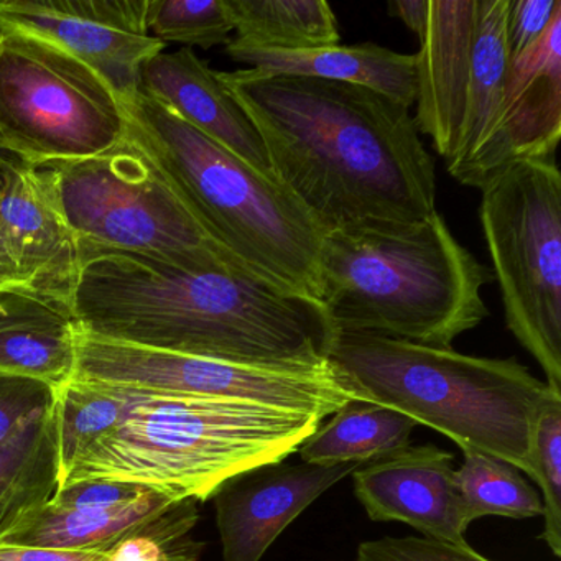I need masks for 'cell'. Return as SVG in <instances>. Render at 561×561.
I'll list each match as a JSON object with an SVG mask.
<instances>
[{
    "mask_svg": "<svg viewBox=\"0 0 561 561\" xmlns=\"http://www.w3.org/2000/svg\"><path fill=\"white\" fill-rule=\"evenodd\" d=\"M264 142L272 175L331 231L399 229L436 213L435 160L392 98L340 81L219 73Z\"/></svg>",
    "mask_w": 561,
    "mask_h": 561,
    "instance_id": "1",
    "label": "cell"
},
{
    "mask_svg": "<svg viewBox=\"0 0 561 561\" xmlns=\"http://www.w3.org/2000/svg\"><path fill=\"white\" fill-rule=\"evenodd\" d=\"M70 313L101 340L245 366H324L337 337L321 301L239 265L192 272L119 252L84 255Z\"/></svg>",
    "mask_w": 561,
    "mask_h": 561,
    "instance_id": "2",
    "label": "cell"
},
{
    "mask_svg": "<svg viewBox=\"0 0 561 561\" xmlns=\"http://www.w3.org/2000/svg\"><path fill=\"white\" fill-rule=\"evenodd\" d=\"M123 110L127 142L226 255L284 290L320 301L327 232L290 192L142 91Z\"/></svg>",
    "mask_w": 561,
    "mask_h": 561,
    "instance_id": "3",
    "label": "cell"
},
{
    "mask_svg": "<svg viewBox=\"0 0 561 561\" xmlns=\"http://www.w3.org/2000/svg\"><path fill=\"white\" fill-rule=\"evenodd\" d=\"M117 387L121 422L75 461L58 489L107 479L205 502L236 474L287 459L323 422L264 403Z\"/></svg>",
    "mask_w": 561,
    "mask_h": 561,
    "instance_id": "4",
    "label": "cell"
},
{
    "mask_svg": "<svg viewBox=\"0 0 561 561\" xmlns=\"http://www.w3.org/2000/svg\"><path fill=\"white\" fill-rule=\"evenodd\" d=\"M320 278L337 334L445 350L489 317L482 288L494 282L438 211L407 228L327 232Z\"/></svg>",
    "mask_w": 561,
    "mask_h": 561,
    "instance_id": "5",
    "label": "cell"
},
{
    "mask_svg": "<svg viewBox=\"0 0 561 561\" xmlns=\"http://www.w3.org/2000/svg\"><path fill=\"white\" fill-rule=\"evenodd\" d=\"M331 367L357 397L379 403L527 472L538 413L561 393L517 359L466 356L373 334H337Z\"/></svg>",
    "mask_w": 561,
    "mask_h": 561,
    "instance_id": "6",
    "label": "cell"
},
{
    "mask_svg": "<svg viewBox=\"0 0 561 561\" xmlns=\"http://www.w3.org/2000/svg\"><path fill=\"white\" fill-rule=\"evenodd\" d=\"M511 0H428L416 54V116L449 175L481 190L514 162L507 134Z\"/></svg>",
    "mask_w": 561,
    "mask_h": 561,
    "instance_id": "7",
    "label": "cell"
},
{
    "mask_svg": "<svg viewBox=\"0 0 561 561\" xmlns=\"http://www.w3.org/2000/svg\"><path fill=\"white\" fill-rule=\"evenodd\" d=\"M482 232L505 324L561 393V175L554 159L518 160L481 188Z\"/></svg>",
    "mask_w": 561,
    "mask_h": 561,
    "instance_id": "8",
    "label": "cell"
},
{
    "mask_svg": "<svg viewBox=\"0 0 561 561\" xmlns=\"http://www.w3.org/2000/svg\"><path fill=\"white\" fill-rule=\"evenodd\" d=\"M126 139L119 98L42 38L0 32V149L34 167L104 156Z\"/></svg>",
    "mask_w": 561,
    "mask_h": 561,
    "instance_id": "9",
    "label": "cell"
},
{
    "mask_svg": "<svg viewBox=\"0 0 561 561\" xmlns=\"http://www.w3.org/2000/svg\"><path fill=\"white\" fill-rule=\"evenodd\" d=\"M51 169L81 257L119 252L192 272L239 265L126 139L104 156Z\"/></svg>",
    "mask_w": 561,
    "mask_h": 561,
    "instance_id": "10",
    "label": "cell"
},
{
    "mask_svg": "<svg viewBox=\"0 0 561 561\" xmlns=\"http://www.w3.org/2000/svg\"><path fill=\"white\" fill-rule=\"evenodd\" d=\"M70 380L264 403L327 419L357 399L331 367H259L101 340L75 327Z\"/></svg>",
    "mask_w": 561,
    "mask_h": 561,
    "instance_id": "11",
    "label": "cell"
},
{
    "mask_svg": "<svg viewBox=\"0 0 561 561\" xmlns=\"http://www.w3.org/2000/svg\"><path fill=\"white\" fill-rule=\"evenodd\" d=\"M149 0H0V32L42 38L90 68L119 98L140 93L142 71L165 51L147 31Z\"/></svg>",
    "mask_w": 561,
    "mask_h": 561,
    "instance_id": "12",
    "label": "cell"
},
{
    "mask_svg": "<svg viewBox=\"0 0 561 561\" xmlns=\"http://www.w3.org/2000/svg\"><path fill=\"white\" fill-rule=\"evenodd\" d=\"M0 232L28 291L70 313L83 257L51 167L0 159ZM71 314V313H70Z\"/></svg>",
    "mask_w": 561,
    "mask_h": 561,
    "instance_id": "13",
    "label": "cell"
},
{
    "mask_svg": "<svg viewBox=\"0 0 561 561\" xmlns=\"http://www.w3.org/2000/svg\"><path fill=\"white\" fill-rule=\"evenodd\" d=\"M360 462H265L213 495L225 561H261L278 535Z\"/></svg>",
    "mask_w": 561,
    "mask_h": 561,
    "instance_id": "14",
    "label": "cell"
},
{
    "mask_svg": "<svg viewBox=\"0 0 561 561\" xmlns=\"http://www.w3.org/2000/svg\"><path fill=\"white\" fill-rule=\"evenodd\" d=\"M354 494L374 522H402L423 537L468 545L469 522L456 485L455 456L407 445L353 471Z\"/></svg>",
    "mask_w": 561,
    "mask_h": 561,
    "instance_id": "15",
    "label": "cell"
},
{
    "mask_svg": "<svg viewBox=\"0 0 561 561\" xmlns=\"http://www.w3.org/2000/svg\"><path fill=\"white\" fill-rule=\"evenodd\" d=\"M140 91L225 147L262 175H272L264 142L244 107L192 48L157 55L146 65Z\"/></svg>",
    "mask_w": 561,
    "mask_h": 561,
    "instance_id": "16",
    "label": "cell"
},
{
    "mask_svg": "<svg viewBox=\"0 0 561 561\" xmlns=\"http://www.w3.org/2000/svg\"><path fill=\"white\" fill-rule=\"evenodd\" d=\"M236 64L261 75L318 78L359 84L412 107L416 98V54H397L379 45L280 51L226 48Z\"/></svg>",
    "mask_w": 561,
    "mask_h": 561,
    "instance_id": "17",
    "label": "cell"
},
{
    "mask_svg": "<svg viewBox=\"0 0 561 561\" xmlns=\"http://www.w3.org/2000/svg\"><path fill=\"white\" fill-rule=\"evenodd\" d=\"M507 134L514 162L554 159L561 137V9L508 68Z\"/></svg>",
    "mask_w": 561,
    "mask_h": 561,
    "instance_id": "18",
    "label": "cell"
},
{
    "mask_svg": "<svg viewBox=\"0 0 561 561\" xmlns=\"http://www.w3.org/2000/svg\"><path fill=\"white\" fill-rule=\"evenodd\" d=\"M75 360V321L64 307L35 295H0V373L60 389Z\"/></svg>",
    "mask_w": 561,
    "mask_h": 561,
    "instance_id": "19",
    "label": "cell"
},
{
    "mask_svg": "<svg viewBox=\"0 0 561 561\" xmlns=\"http://www.w3.org/2000/svg\"><path fill=\"white\" fill-rule=\"evenodd\" d=\"M175 502L179 501L152 489L129 504L101 511H68L48 502L0 543L48 550L110 551Z\"/></svg>",
    "mask_w": 561,
    "mask_h": 561,
    "instance_id": "20",
    "label": "cell"
},
{
    "mask_svg": "<svg viewBox=\"0 0 561 561\" xmlns=\"http://www.w3.org/2000/svg\"><path fill=\"white\" fill-rule=\"evenodd\" d=\"M60 484L54 405L0 442V541L50 502Z\"/></svg>",
    "mask_w": 561,
    "mask_h": 561,
    "instance_id": "21",
    "label": "cell"
},
{
    "mask_svg": "<svg viewBox=\"0 0 561 561\" xmlns=\"http://www.w3.org/2000/svg\"><path fill=\"white\" fill-rule=\"evenodd\" d=\"M324 426H318L297 451L311 465L367 462L410 445L416 423L409 416L364 399H351Z\"/></svg>",
    "mask_w": 561,
    "mask_h": 561,
    "instance_id": "22",
    "label": "cell"
},
{
    "mask_svg": "<svg viewBox=\"0 0 561 561\" xmlns=\"http://www.w3.org/2000/svg\"><path fill=\"white\" fill-rule=\"evenodd\" d=\"M234 35L225 48L301 51L340 45L324 0H228Z\"/></svg>",
    "mask_w": 561,
    "mask_h": 561,
    "instance_id": "23",
    "label": "cell"
},
{
    "mask_svg": "<svg viewBox=\"0 0 561 561\" xmlns=\"http://www.w3.org/2000/svg\"><path fill=\"white\" fill-rule=\"evenodd\" d=\"M465 461L456 469V485L469 522L488 515L524 518L543 515V502L517 466L488 453L466 449Z\"/></svg>",
    "mask_w": 561,
    "mask_h": 561,
    "instance_id": "24",
    "label": "cell"
},
{
    "mask_svg": "<svg viewBox=\"0 0 561 561\" xmlns=\"http://www.w3.org/2000/svg\"><path fill=\"white\" fill-rule=\"evenodd\" d=\"M147 31L163 45L228 47L234 22L228 0H149Z\"/></svg>",
    "mask_w": 561,
    "mask_h": 561,
    "instance_id": "25",
    "label": "cell"
},
{
    "mask_svg": "<svg viewBox=\"0 0 561 561\" xmlns=\"http://www.w3.org/2000/svg\"><path fill=\"white\" fill-rule=\"evenodd\" d=\"M198 502H175L163 514L121 540L107 561H199L203 541L193 537L199 520Z\"/></svg>",
    "mask_w": 561,
    "mask_h": 561,
    "instance_id": "26",
    "label": "cell"
},
{
    "mask_svg": "<svg viewBox=\"0 0 561 561\" xmlns=\"http://www.w3.org/2000/svg\"><path fill=\"white\" fill-rule=\"evenodd\" d=\"M527 474L540 488L543 538L554 557H561V399L551 400L535 420Z\"/></svg>",
    "mask_w": 561,
    "mask_h": 561,
    "instance_id": "27",
    "label": "cell"
},
{
    "mask_svg": "<svg viewBox=\"0 0 561 561\" xmlns=\"http://www.w3.org/2000/svg\"><path fill=\"white\" fill-rule=\"evenodd\" d=\"M354 561H492L469 545H453L426 537H383L363 541Z\"/></svg>",
    "mask_w": 561,
    "mask_h": 561,
    "instance_id": "28",
    "label": "cell"
},
{
    "mask_svg": "<svg viewBox=\"0 0 561 561\" xmlns=\"http://www.w3.org/2000/svg\"><path fill=\"white\" fill-rule=\"evenodd\" d=\"M57 389L32 377L0 373V442L51 409Z\"/></svg>",
    "mask_w": 561,
    "mask_h": 561,
    "instance_id": "29",
    "label": "cell"
},
{
    "mask_svg": "<svg viewBox=\"0 0 561 561\" xmlns=\"http://www.w3.org/2000/svg\"><path fill=\"white\" fill-rule=\"evenodd\" d=\"M149 491L150 489L146 485L133 484V482L91 479V481L73 482L58 489L50 499V504L68 511H101V508L129 504Z\"/></svg>",
    "mask_w": 561,
    "mask_h": 561,
    "instance_id": "30",
    "label": "cell"
},
{
    "mask_svg": "<svg viewBox=\"0 0 561 561\" xmlns=\"http://www.w3.org/2000/svg\"><path fill=\"white\" fill-rule=\"evenodd\" d=\"M561 9V0H511L507 14V47L511 58L534 47Z\"/></svg>",
    "mask_w": 561,
    "mask_h": 561,
    "instance_id": "31",
    "label": "cell"
},
{
    "mask_svg": "<svg viewBox=\"0 0 561 561\" xmlns=\"http://www.w3.org/2000/svg\"><path fill=\"white\" fill-rule=\"evenodd\" d=\"M110 551H65L0 543V561H107Z\"/></svg>",
    "mask_w": 561,
    "mask_h": 561,
    "instance_id": "32",
    "label": "cell"
},
{
    "mask_svg": "<svg viewBox=\"0 0 561 561\" xmlns=\"http://www.w3.org/2000/svg\"><path fill=\"white\" fill-rule=\"evenodd\" d=\"M390 15L399 18L413 34L422 37L428 15V0H392Z\"/></svg>",
    "mask_w": 561,
    "mask_h": 561,
    "instance_id": "33",
    "label": "cell"
},
{
    "mask_svg": "<svg viewBox=\"0 0 561 561\" xmlns=\"http://www.w3.org/2000/svg\"><path fill=\"white\" fill-rule=\"evenodd\" d=\"M8 294H28L27 285L19 272L18 265L12 261L9 254L8 245H5L2 232H0V295Z\"/></svg>",
    "mask_w": 561,
    "mask_h": 561,
    "instance_id": "34",
    "label": "cell"
},
{
    "mask_svg": "<svg viewBox=\"0 0 561 561\" xmlns=\"http://www.w3.org/2000/svg\"><path fill=\"white\" fill-rule=\"evenodd\" d=\"M5 156H9V153L2 152V150H0V159ZM0 186H2V173H0Z\"/></svg>",
    "mask_w": 561,
    "mask_h": 561,
    "instance_id": "35",
    "label": "cell"
},
{
    "mask_svg": "<svg viewBox=\"0 0 561 561\" xmlns=\"http://www.w3.org/2000/svg\"><path fill=\"white\" fill-rule=\"evenodd\" d=\"M0 150H2V149H0ZM2 152H4V150H2Z\"/></svg>",
    "mask_w": 561,
    "mask_h": 561,
    "instance_id": "36",
    "label": "cell"
}]
</instances>
